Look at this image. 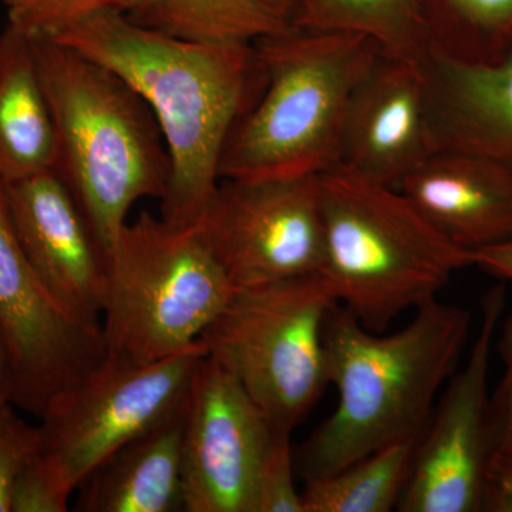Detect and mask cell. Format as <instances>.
Here are the masks:
<instances>
[{"mask_svg": "<svg viewBox=\"0 0 512 512\" xmlns=\"http://www.w3.org/2000/svg\"><path fill=\"white\" fill-rule=\"evenodd\" d=\"M49 39L103 64L147 104L170 158L161 218L197 227L220 184L229 134L261 87L255 46L181 39L121 12L90 16Z\"/></svg>", "mask_w": 512, "mask_h": 512, "instance_id": "1", "label": "cell"}, {"mask_svg": "<svg viewBox=\"0 0 512 512\" xmlns=\"http://www.w3.org/2000/svg\"><path fill=\"white\" fill-rule=\"evenodd\" d=\"M470 330V312L437 299L390 335L367 329L336 303L325 323V350L338 406L299 451L303 480L336 473L392 444L417 443Z\"/></svg>", "mask_w": 512, "mask_h": 512, "instance_id": "2", "label": "cell"}, {"mask_svg": "<svg viewBox=\"0 0 512 512\" xmlns=\"http://www.w3.org/2000/svg\"><path fill=\"white\" fill-rule=\"evenodd\" d=\"M30 39L55 121L53 170L110 259L131 207L164 197V138L147 104L116 73L55 39Z\"/></svg>", "mask_w": 512, "mask_h": 512, "instance_id": "3", "label": "cell"}, {"mask_svg": "<svg viewBox=\"0 0 512 512\" xmlns=\"http://www.w3.org/2000/svg\"><path fill=\"white\" fill-rule=\"evenodd\" d=\"M254 46L262 83L229 134L221 180L323 173L338 163L350 97L382 49L367 37L295 26Z\"/></svg>", "mask_w": 512, "mask_h": 512, "instance_id": "4", "label": "cell"}, {"mask_svg": "<svg viewBox=\"0 0 512 512\" xmlns=\"http://www.w3.org/2000/svg\"><path fill=\"white\" fill-rule=\"evenodd\" d=\"M325 276L340 305L373 332L437 299L471 252L434 227L399 188L340 165L319 174Z\"/></svg>", "mask_w": 512, "mask_h": 512, "instance_id": "5", "label": "cell"}, {"mask_svg": "<svg viewBox=\"0 0 512 512\" xmlns=\"http://www.w3.org/2000/svg\"><path fill=\"white\" fill-rule=\"evenodd\" d=\"M234 291L200 229L141 212L110 258L101 313L107 359L148 365L190 348Z\"/></svg>", "mask_w": 512, "mask_h": 512, "instance_id": "6", "label": "cell"}, {"mask_svg": "<svg viewBox=\"0 0 512 512\" xmlns=\"http://www.w3.org/2000/svg\"><path fill=\"white\" fill-rule=\"evenodd\" d=\"M336 303L322 274L238 288L200 342L272 429L292 434L329 384L325 323Z\"/></svg>", "mask_w": 512, "mask_h": 512, "instance_id": "7", "label": "cell"}, {"mask_svg": "<svg viewBox=\"0 0 512 512\" xmlns=\"http://www.w3.org/2000/svg\"><path fill=\"white\" fill-rule=\"evenodd\" d=\"M205 355L200 340L148 365L104 359L40 417L42 451L74 491L110 454L178 412L195 367Z\"/></svg>", "mask_w": 512, "mask_h": 512, "instance_id": "8", "label": "cell"}, {"mask_svg": "<svg viewBox=\"0 0 512 512\" xmlns=\"http://www.w3.org/2000/svg\"><path fill=\"white\" fill-rule=\"evenodd\" d=\"M507 292L488 289L481 299L480 329L463 369L448 379L446 392L414 447L409 478L397 510L403 512L490 511L488 372L503 319Z\"/></svg>", "mask_w": 512, "mask_h": 512, "instance_id": "9", "label": "cell"}, {"mask_svg": "<svg viewBox=\"0 0 512 512\" xmlns=\"http://www.w3.org/2000/svg\"><path fill=\"white\" fill-rule=\"evenodd\" d=\"M197 228L235 289L320 274L319 175L221 180Z\"/></svg>", "mask_w": 512, "mask_h": 512, "instance_id": "10", "label": "cell"}, {"mask_svg": "<svg viewBox=\"0 0 512 512\" xmlns=\"http://www.w3.org/2000/svg\"><path fill=\"white\" fill-rule=\"evenodd\" d=\"M0 333L13 365L12 403L42 417L106 357L101 326L60 308L20 245L0 181Z\"/></svg>", "mask_w": 512, "mask_h": 512, "instance_id": "11", "label": "cell"}, {"mask_svg": "<svg viewBox=\"0 0 512 512\" xmlns=\"http://www.w3.org/2000/svg\"><path fill=\"white\" fill-rule=\"evenodd\" d=\"M274 429L241 384L205 353L184 402V511L255 512V488Z\"/></svg>", "mask_w": 512, "mask_h": 512, "instance_id": "12", "label": "cell"}, {"mask_svg": "<svg viewBox=\"0 0 512 512\" xmlns=\"http://www.w3.org/2000/svg\"><path fill=\"white\" fill-rule=\"evenodd\" d=\"M10 218L33 272L74 318L101 326L110 259L55 170L5 184Z\"/></svg>", "mask_w": 512, "mask_h": 512, "instance_id": "13", "label": "cell"}, {"mask_svg": "<svg viewBox=\"0 0 512 512\" xmlns=\"http://www.w3.org/2000/svg\"><path fill=\"white\" fill-rule=\"evenodd\" d=\"M433 153L424 64L383 52L350 97L335 165L399 188Z\"/></svg>", "mask_w": 512, "mask_h": 512, "instance_id": "14", "label": "cell"}, {"mask_svg": "<svg viewBox=\"0 0 512 512\" xmlns=\"http://www.w3.org/2000/svg\"><path fill=\"white\" fill-rule=\"evenodd\" d=\"M399 190L468 252L512 239V167L480 154L436 151Z\"/></svg>", "mask_w": 512, "mask_h": 512, "instance_id": "15", "label": "cell"}, {"mask_svg": "<svg viewBox=\"0 0 512 512\" xmlns=\"http://www.w3.org/2000/svg\"><path fill=\"white\" fill-rule=\"evenodd\" d=\"M423 64L434 153L480 154L512 167V46L491 63L430 50Z\"/></svg>", "mask_w": 512, "mask_h": 512, "instance_id": "16", "label": "cell"}, {"mask_svg": "<svg viewBox=\"0 0 512 512\" xmlns=\"http://www.w3.org/2000/svg\"><path fill=\"white\" fill-rule=\"evenodd\" d=\"M183 429L184 404L94 468L76 490V511H184Z\"/></svg>", "mask_w": 512, "mask_h": 512, "instance_id": "17", "label": "cell"}, {"mask_svg": "<svg viewBox=\"0 0 512 512\" xmlns=\"http://www.w3.org/2000/svg\"><path fill=\"white\" fill-rule=\"evenodd\" d=\"M57 138L32 39L12 25L0 35V181L55 168Z\"/></svg>", "mask_w": 512, "mask_h": 512, "instance_id": "18", "label": "cell"}, {"mask_svg": "<svg viewBox=\"0 0 512 512\" xmlns=\"http://www.w3.org/2000/svg\"><path fill=\"white\" fill-rule=\"evenodd\" d=\"M292 25L367 37L386 55L416 62L433 47L427 0H303Z\"/></svg>", "mask_w": 512, "mask_h": 512, "instance_id": "19", "label": "cell"}, {"mask_svg": "<svg viewBox=\"0 0 512 512\" xmlns=\"http://www.w3.org/2000/svg\"><path fill=\"white\" fill-rule=\"evenodd\" d=\"M131 19L195 42L254 45L293 28L268 0H153Z\"/></svg>", "mask_w": 512, "mask_h": 512, "instance_id": "20", "label": "cell"}, {"mask_svg": "<svg viewBox=\"0 0 512 512\" xmlns=\"http://www.w3.org/2000/svg\"><path fill=\"white\" fill-rule=\"evenodd\" d=\"M416 441L380 448L328 476L305 478L303 512H389L402 497Z\"/></svg>", "mask_w": 512, "mask_h": 512, "instance_id": "21", "label": "cell"}, {"mask_svg": "<svg viewBox=\"0 0 512 512\" xmlns=\"http://www.w3.org/2000/svg\"><path fill=\"white\" fill-rule=\"evenodd\" d=\"M433 47L468 63H491L512 46V0H427Z\"/></svg>", "mask_w": 512, "mask_h": 512, "instance_id": "22", "label": "cell"}, {"mask_svg": "<svg viewBox=\"0 0 512 512\" xmlns=\"http://www.w3.org/2000/svg\"><path fill=\"white\" fill-rule=\"evenodd\" d=\"M153 0H6L8 23L30 37H52L104 12H137Z\"/></svg>", "mask_w": 512, "mask_h": 512, "instance_id": "23", "label": "cell"}, {"mask_svg": "<svg viewBox=\"0 0 512 512\" xmlns=\"http://www.w3.org/2000/svg\"><path fill=\"white\" fill-rule=\"evenodd\" d=\"M291 434L274 430L255 488V512H303L293 478Z\"/></svg>", "mask_w": 512, "mask_h": 512, "instance_id": "24", "label": "cell"}, {"mask_svg": "<svg viewBox=\"0 0 512 512\" xmlns=\"http://www.w3.org/2000/svg\"><path fill=\"white\" fill-rule=\"evenodd\" d=\"M73 493L55 461L40 448L16 481L10 512H66Z\"/></svg>", "mask_w": 512, "mask_h": 512, "instance_id": "25", "label": "cell"}, {"mask_svg": "<svg viewBox=\"0 0 512 512\" xmlns=\"http://www.w3.org/2000/svg\"><path fill=\"white\" fill-rule=\"evenodd\" d=\"M42 448V430L23 420L9 404L0 413V512H10L16 481Z\"/></svg>", "mask_w": 512, "mask_h": 512, "instance_id": "26", "label": "cell"}, {"mask_svg": "<svg viewBox=\"0 0 512 512\" xmlns=\"http://www.w3.org/2000/svg\"><path fill=\"white\" fill-rule=\"evenodd\" d=\"M497 349L504 373L490 397V431L493 453L512 454V315L500 323Z\"/></svg>", "mask_w": 512, "mask_h": 512, "instance_id": "27", "label": "cell"}, {"mask_svg": "<svg viewBox=\"0 0 512 512\" xmlns=\"http://www.w3.org/2000/svg\"><path fill=\"white\" fill-rule=\"evenodd\" d=\"M488 476L493 488L490 512H512V454L493 453Z\"/></svg>", "mask_w": 512, "mask_h": 512, "instance_id": "28", "label": "cell"}, {"mask_svg": "<svg viewBox=\"0 0 512 512\" xmlns=\"http://www.w3.org/2000/svg\"><path fill=\"white\" fill-rule=\"evenodd\" d=\"M473 266L504 282H512V239L471 252Z\"/></svg>", "mask_w": 512, "mask_h": 512, "instance_id": "29", "label": "cell"}, {"mask_svg": "<svg viewBox=\"0 0 512 512\" xmlns=\"http://www.w3.org/2000/svg\"><path fill=\"white\" fill-rule=\"evenodd\" d=\"M13 397V365L8 345L0 333V413L12 403Z\"/></svg>", "mask_w": 512, "mask_h": 512, "instance_id": "30", "label": "cell"}, {"mask_svg": "<svg viewBox=\"0 0 512 512\" xmlns=\"http://www.w3.org/2000/svg\"><path fill=\"white\" fill-rule=\"evenodd\" d=\"M268 2L271 3L272 8L279 15L284 16L288 22L293 23V18H295L296 13L301 8L303 0H268Z\"/></svg>", "mask_w": 512, "mask_h": 512, "instance_id": "31", "label": "cell"}, {"mask_svg": "<svg viewBox=\"0 0 512 512\" xmlns=\"http://www.w3.org/2000/svg\"><path fill=\"white\" fill-rule=\"evenodd\" d=\"M5 2H6V0H5Z\"/></svg>", "mask_w": 512, "mask_h": 512, "instance_id": "32", "label": "cell"}]
</instances>
